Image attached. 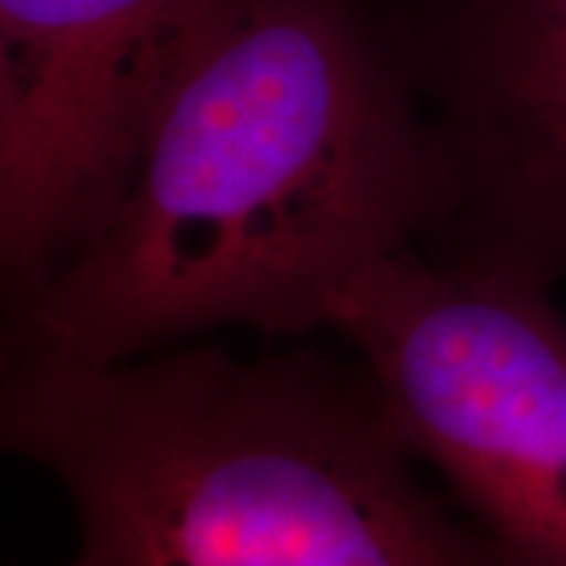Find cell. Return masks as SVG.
Wrapping results in <instances>:
<instances>
[{"instance_id":"1","label":"cell","mask_w":566,"mask_h":566,"mask_svg":"<svg viewBox=\"0 0 566 566\" xmlns=\"http://www.w3.org/2000/svg\"><path fill=\"white\" fill-rule=\"evenodd\" d=\"M403 10L221 0L98 227L13 303L17 363H120L211 327L305 334L447 223Z\"/></svg>"},{"instance_id":"2","label":"cell","mask_w":566,"mask_h":566,"mask_svg":"<svg viewBox=\"0 0 566 566\" xmlns=\"http://www.w3.org/2000/svg\"><path fill=\"white\" fill-rule=\"evenodd\" d=\"M0 441L73 497L70 566H504L416 479L363 365L205 344L17 363Z\"/></svg>"},{"instance_id":"3","label":"cell","mask_w":566,"mask_h":566,"mask_svg":"<svg viewBox=\"0 0 566 566\" xmlns=\"http://www.w3.org/2000/svg\"><path fill=\"white\" fill-rule=\"evenodd\" d=\"M331 327L497 560L566 566V322L551 283L406 249L353 283Z\"/></svg>"},{"instance_id":"4","label":"cell","mask_w":566,"mask_h":566,"mask_svg":"<svg viewBox=\"0 0 566 566\" xmlns=\"http://www.w3.org/2000/svg\"><path fill=\"white\" fill-rule=\"evenodd\" d=\"M221 0H0V264L29 296L114 205Z\"/></svg>"},{"instance_id":"5","label":"cell","mask_w":566,"mask_h":566,"mask_svg":"<svg viewBox=\"0 0 566 566\" xmlns=\"http://www.w3.org/2000/svg\"><path fill=\"white\" fill-rule=\"evenodd\" d=\"M463 255L566 281V0L403 10Z\"/></svg>"}]
</instances>
